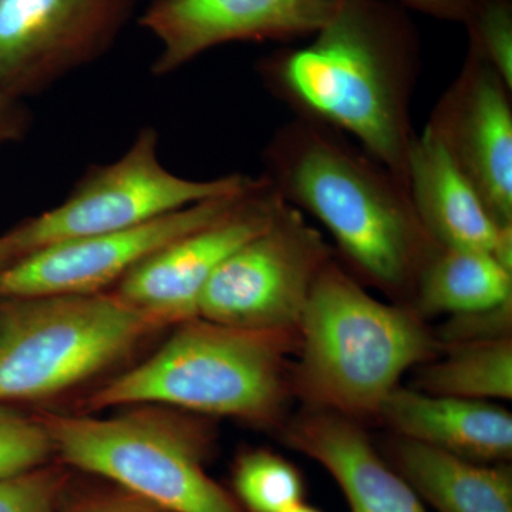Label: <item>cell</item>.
Wrapping results in <instances>:
<instances>
[{
  "instance_id": "cell-1",
  "label": "cell",
  "mask_w": 512,
  "mask_h": 512,
  "mask_svg": "<svg viewBox=\"0 0 512 512\" xmlns=\"http://www.w3.org/2000/svg\"><path fill=\"white\" fill-rule=\"evenodd\" d=\"M255 72L295 117L355 138L407 187L421 39L402 3L342 0L309 45L276 49Z\"/></svg>"
},
{
  "instance_id": "cell-2",
  "label": "cell",
  "mask_w": 512,
  "mask_h": 512,
  "mask_svg": "<svg viewBox=\"0 0 512 512\" xmlns=\"http://www.w3.org/2000/svg\"><path fill=\"white\" fill-rule=\"evenodd\" d=\"M261 177L308 212L336 242L339 262L360 284L413 302L439 245L421 227L406 185L333 128L293 117L262 151Z\"/></svg>"
},
{
  "instance_id": "cell-3",
  "label": "cell",
  "mask_w": 512,
  "mask_h": 512,
  "mask_svg": "<svg viewBox=\"0 0 512 512\" xmlns=\"http://www.w3.org/2000/svg\"><path fill=\"white\" fill-rule=\"evenodd\" d=\"M412 306L379 301L335 256L323 266L298 323L292 392L352 420L379 416L407 370L439 348Z\"/></svg>"
},
{
  "instance_id": "cell-4",
  "label": "cell",
  "mask_w": 512,
  "mask_h": 512,
  "mask_svg": "<svg viewBox=\"0 0 512 512\" xmlns=\"http://www.w3.org/2000/svg\"><path fill=\"white\" fill-rule=\"evenodd\" d=\"M89 399L90 409L163 404L261 426L281 420L292 392L298 328L242 329L201 318Z\"/></svg>"
},
{
  "instance_id": "cell-5",
  "label": "cell",
  "mask_w": 512,
  "mask_h": 512,
  "mask_svg": "<svg viewBox=\"0 0 512 512\" xmlns=\"http://www.w3.org/2000/svg\"><path fill=\"white\" fill-rule=\"evenodd\" d=\"M164 326L113 292L0 298V406L86 382Z\"/></svg>"
},
{
  "instance_id": "cell-6",
  "label": "cell",
  "mask_w": 512,
  "mask_h": 512,
  "mask_svg": "<svg viewBox=\"0 0 512 512\" xmlns=\"http://www.w3.org/2000/svg\"><path fill=\"white\" fill-rule=\"evenodd\" d=\"M63 463L107 478L167 512H245L204 468L205 444L183 424L150 412L109 419L39 417Z\"/></svg>"
},
{
  "instance_id": "cell-7",
  "label": "cell",
  "mask_w": 512,
  "mask_h": 512,
  "mask_svg": "<svg viewBox=\"0 0 512 512\" xmlns=\"http://www.w3.org/2000/svg\"><path fill=\"white\" fill-rule=\"evenodd\" d=\"M158 143L156 128H141L119 160L87 168L62 204L10 229L20 254L138 227L198 202L247 190L255 181L244 174L214 180L180 177L161 163Z\"/></svg>"
},
{
  "instance_id": "cell-8",
  "label": "cell",
  "mask_w": 512,
  "mask_h": 512,
  "mask_svg": "<svg viewBox=\"0 0 512 512\" xmlns=\"http://www.w3.org/2000/svg\"><path fill=\"white\" fill-rule=\"evenodd\" d=\"M318 229L286 204L268 228L235 249L211 276L197 318L242 329H292L333 258Z\"/></svg>"
},
{
  "instance_id": "cell-9",
  "label": "cell",
  "mask_w": 512,
  "mask_h": 512,
  "mask_svg": "<svg viewBox=\"0 0 512 512\" xmlns=\"http://www.w3.org/2000/svg\"><path fill=\"white\" fill-rule=\"evenodd\" d=\"M138 0H0V89L25 100L96 63Z\"/></svg>"
},
{
  "instance_id": "cell-10",
  "label": "cell",
  "mask_w": 512,
  "mask_h": 512,
  "mask_svg": "<svg viewBox=\"0 0 512 512\" xmlns=\"http://www.w3.org/2000/svg\"><path fill=\"white\" fill-rule=\"evenodd\" d=\"M256 180L247 190L198 202L138 227L70 239L20 256L0 271V298L104 292L158 249L227 214Z\"/></svg>"
},
{
  "instance_id": "cell-11",
  "label": "cell",
  "mask_w": 512,
  "mask_h": 512,
  "mask_svg": "<svg viewBox=\"0 0 512 512\" xmlns=\"http://www.w3.org/2000/svg\"><path fill=\"white\" fill-rule=\"evenodd\" d=\"M427 130L477 192L498 227L512 225V87L468 45Z\"/></svg>"
},
{
  "instance_id": "cell-12",
  "label": "cell",
  "mask_w": 512,
  "mask_h": 512,
  "mask_svg": "<svg viewBox=\"0 0 512 512\" xmlns=\"http://www.w3.org/2000/svg\"><path fill=\"white\" fill-rule=\"evenodd\" d=\"M284 205L259 175L231 211L158 249L131 269L113 293L165 326L197 318L201 293L218 266L268 228Z\"/></svg>"
},
{
  "instance_id": "cell-13",
  "label": "cell",
  "mask_w": 512,
  "mask_h": 512,
  "mask_svg": "<svg viewBox=\"0 0 512 512\" xmlns=\"http://www.w3.org/2000/svg\"><path fill=\"white\" fill-rule=\"evenodd\" d=\"M342 0H151L140 23L160 52L154 76L178 72L218 46L281 42L312 37L335 15Z\"/></svg>"
},
{
  "instance_id": "cell-14",
  "label": "cell",
  "mask_w": 512,
  "mask_h": 512,
  "mask_svg": "<svg viewBox=\"0 0 512 512\" xmlns=\"http://www.w3.org/2000/svg\"><path fill=\"white\" fill-rule=\"evenodd\" d=\"M289 447L320 464L339 485L350 512H427L356 420L306 407L285 430Z\"/></svg>"
},
{
  "instance_id": "cell-15",
  "label": "cell",
  "mask_w": 512,
  "mask_h": 512,
  "mask_svg": "<svg viewBox=\"0 0 512 512\" xmlns=\"http://www.w3.org/2000/svg\"><path fill=\"white\" fill-rule=\"evenodd\" d=\"M379 417L399 437L466 460L497 464L512 457L511 413L491 402L397 387Z\"/></svg>"
},
{
  "instance_id": "cell-16",
  "label": "cell",
  "mask_w": 512,
  "mask_h": 512,
  "mask_svg": "<svg viewBox=\"0 0 512 512\" xmlns=\"http://www.w3.org/2000/svg\"><path fill=\"white\" fill-rule=\"evenodd\" d=\"M407 188L421 227L439 247L493 255L511 227H498L446 150L427 128L414 137Z\"/></svg>"
},
{
  "instance_id": "cell-17",
  "label": "cell",
  "mask_w": 512,
  "mask_h": 512,
  "mask_svg": "<svg viewBox=\"0 0 512 512\" xmlns=\"http://www.w3.org/2000/svg\"><path fill=\"white\" fill-rule=\"evenodd\" d=\"M386 460L437 512H512L508 463H476L404 437Z\"/></svg>"
},
{
  "instance_id": "cell-18",
  "label": "cell",
  "mask_w": 512,
  "mask_h": 512,
  "mask_svg": "<svg viewBox=\"0 0 512 512\" xmlns=\"http://www.w3.org/2000/svg\"><path fill=\"white\" fill-rule=\"evenodd\" d=\"M512 301V272L488 252L439 247L421 271L413 296L420 316L468 315Z\"/></svg>"
},
{
  "instance_id": "cell-19",
  "label": "cell",
  "mask_w": 512,
  "mask_h": 512,
  "mask_svg": "<svg viewBox=\"0 0 512 512\" xmlns=\"http://www.w3.org/2000/svg\"><path fill=\"white\" fill-rule=\"evenodd\" d=\"M417 390L480 402L510 400L511 336L447 345L444 356L424 363Z\"/></svg>"
},
{
  "instance_id": "cell-20",
  "label": "cell",
  "mask_w": 512,
  "mask_h": 512,
  "mask_svg": "<svg viewBox=\"0 0 512 512\" xmlns=\"http://www.w3.org/2000/svg\"><path fill=\"white\" fill-rule=\"evenodd\" d=\"M232 485L245 512H285L305 501L301 471L269 450L242 454L235 463Z\"/></svg>"
},
{
  "instance_id": "cell-21",
  "label": "cell",
  "mask_w": 512,
  "mask_h": 512,
  "mask_svg": "<svg viewBox=\"0 0 512 512\" xmlns=\"http://www.w3.org/2000/svg\"><path fill=\"white\" fill-rule=\"evenodd\" d=\"M468 45L512 87V0H468Z\"/></svg>"
},
{
  "instance_id": "cell-22",
  "label": "cell",
  "mask_w": 512,
  "mask_h": 512,
  "mask_svg": "<svg viewBox=\"0 0 512 512\" xmlns=\"http://www.w3.org/2000/svg\"><path fill=\"white\" fill-rule=\"evenodd\" d=\"M52 454V441L39 417L0 406V478L46 466Z\"/></svg>"
},
{
  "instance_id": "cell-23",
  "label": "cell",
  "mask_w": 512,
  "mask_h": 512,
  "mask_svg": "<svg viewBox=\"0 0 512 512\" xmlns=\"http://www.w3.org/2000/svg\"><path fill=\"white\" fill-rule=\"evenodd\" d=\"M63 491V474L46 466L0 478V512H57Z\"/></svg>"
},
{
  "instance_id": "cell-24",
  "label": "cell",
  "mask_w": 512,
  "mask_h": 512,
  "mask_svg": "<svg viewBox=\"0 0 512 512\" xmlns=\"http://www.w3.org/2000/svg\"><path fill=\"white\" fill-rule=\"evenodd\" d=\"M512 301L488 311L457 315L441 330L444 345L510 336Z\"/></svg>"
},
{
  "instance_id": "cell-25",
  "label": "cell",
  "mask_w": 512,
  "mask_h": 512,
  "mask_svg": "<svg viewBox=\"0 0 512 512\" xmlns=\"http://www.w3.org/2000/svg\"><path fill=\"white\" fill-rule=\"evenodd\" d=\"M32 121L25 100L16 99L0 89V147L22 141L28 136Z\"/></svg>"
},
{
  "instance_id": "cell-26",
  "label": "cell",
  "mask_w": 512,
  "mask_h": 512,
  "mask_svg": "<svg viewBox=\"0 0 512 512\" xmlns=\"http://www.w3.org/2000/svg\"><path fill=\"white\" fill-rule=\"evenodd\" d=\"M69 512H167L137 495L120 490L97 494L70 508Z\"/></svg>"
},
{
  "instance_id": "cell-27",
  "label": "cell",
  "mask_w": 512,
  "mask_h": 512,
  "mask_svg": "<svg viewBox=\"0 0 512 512\" xmlns=\"http://www.w3.org/2000/svg\"><path fill=\"white\" fill-rule=\"evenodd\" d=\"M404 8L430 18L461 23L467 15L468 0H397Z\"/></svg>"
},
{
  "instance_id": "cell-28",
  "label": "cell",
  "mask_w": 512,
  "mask_h": 512,
  "mask_svg": "<svg viewBox=\"0 0 512 512\" xmlns=\"http://www.w3.org/2000/svg\"><path fill=\"white\" fill-rule=\"evenodd\" d=\"M20 256L22 254H20V249L12 234L6 232V234L0 235V271L18 261Z\"/></svg>"
},
{
  "instance_id": "cell-29",
  "label": "cell",
  "mask_w": 512,
  "mask_h": 512,
  "mask_svg": "<svg viewBox=\"0 0 512 512\" xmlns=\"http://www.w3.org/2000/svg\"><path fill=\"white\" fill-rule=\"evenodd\" d=\"M285 512H322L319 508L312 507V505L306 504L305 501L302 503L293 505V507L288 508Z\"/></svg>"
}]
</instances>
